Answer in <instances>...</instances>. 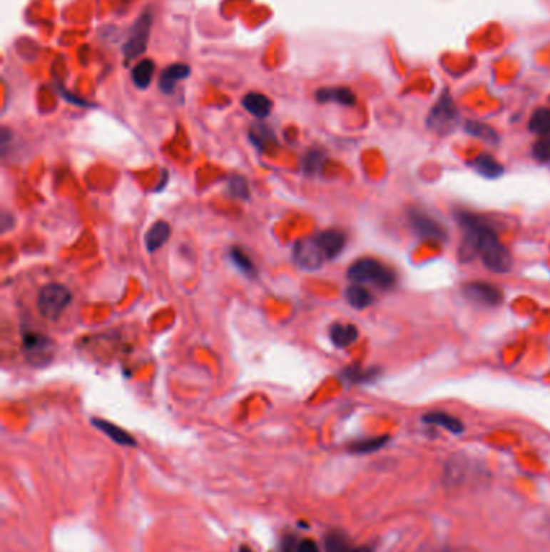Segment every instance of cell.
I'll return each mask as SVG.
<instances>
[{
  "mask_svg": "<svg viewBox=\"0 0 550 552\" xmlns=\"http://www.w3.org/2000/svg\"><path fill=\"white\" fill-rule=\"evenodd\" d=\"M315 97H317L320 104L335 102L339 105H345V107H350V105L355 104V94L349 88H321L317 91Z\"/></svg>",
  "mask_w": 550,
  "mask_h": 552,
  "instance_id": "obj_13",
  "label": "cell"
},
{
  "mask_svg": "<svg viewBox=\"0 0 550 552\" xmlns=\"http://www.w3.org/2000/svg\"><path fill=\"white\" fill-rule=\"evenodd\" d=\"M465 131L468 134L474 136V138H479L486 142H491V144H496V142L499 141V134L494 131L491 126H487V125H484V123H479V121H467Z\"/></svg>",
  "mask_w": 550,
  "mask_h": 552,
  "instance_id": "obj_24",
  "label": "cell"
},
{
  "mask_svg": "<svg viewBox=\"0 0 550 552\" xmlns=\"http://www.w3.org/2000/svg\"><path fill=\"white\" fill-rule=\"evenodd\" d=\"M447 552H454V551H447Z\"/></svg>",
  "mask_w": 550,
  "mask_h": 552,
  "instance_id": "obj_34",
  "label": "cell"
},
{
  "mask_svg": "<svg viewBox=\"0 0 550 552\" xmlns=\"http://www.w3.org/2000/svg\"><path fill=\"white\" fill-rule=\"evenodd\" d=\"M292 257L295 265H297L299 269L307 271L318 270L326 262H330L323 251V247H321V244L318 243L317 236L297 241V243L294 244Z\"/></svg>",
  "mask_w": 550,
  "mask_h": 552,
  "instance_id": "obj_5",
  "label": "cell"
},
{
  "mask_svg": "<svg viewBox=\"0 0 550 552\" xmlns=\"http://www.w3.org/2000/svg\"><path fill=\"white\" fill-rule=\"evenodd\" d=\"M330 338L332 344L344 349L358 339V328L352 323H335L330 328Z\"/></svg>",
  "mask_w": 550,
  "mask_h": 552,
  "instance_id": "obj_14",
  "label": "cell"
},
{
  "mask_svg": "<svg viewBox=\"0 0 550 552\" xmlns=\"http://www.w3.org/2000/svg\"><path fill=\"white\" fill-rule=\"evenodd\" d=\"M153 71H156V64L149 59L142 60L141 64H138L133 68V73H131L133 83L138 86L139 89H147L149 88V84L152 83Z\"/></svg>",
  "mask_w": 550,
  "mask_h": 552,
  "instance_id": "obj_20",
  "label": "cell"
},
{
  "mask_svg": "<svg viewBox=\"0 0 550 552\" xmlns=\"http://www.w3.org/2000/svg\"><path fill=\"white\" fill-rule=\"evenodd\" d=\"M476 173L487 179H496L504 175V166L500 165L491 154H479L478 157L469 162Z\"/></svg>",
  "mask_w": 550,
  "mask_h": 552,
  "instance_id": "obj_12",
  "label": "cell"
},
{
  "mask_svg": "<svg viewBox=\"0 0 550 552\" xmlns=\"http://www.w3.org/2000/svg\"><path fill=\"white\" fill-rule=\"evenodd\" d=\"M387 436H378V438H368V439H362V441L352 443L349 446V451L354 452V454H368V452H375L381 449L382 446L387 443Z\"/></svg>",
  "mask_w": 550,
  "mask_h": 552,
  "instance_id": "obj_26",
  "label": "cell"
},
{
  "mask_svg": "<svg viewBox=\"0 0 550 552\" xmlns=\"http://www.w3.org/2000/svg\"><path fill=\"white\" fill-rule=\"evenodd\" d=\"M345 301L350 307L357 310L367 308L373 303V294L368 289H365L362 284H352L345 289Z\"/></svg>",
  "mask_w": 550,
  "mask_h": 552,
  "instance_id": "obj_19",
  "label": "cell"
},
{
  "mask_svg": "<svg viewBox=\"0 0 550 552\" xmlns=\"http://www.w3.org/2000/svg\"><path fill=\"white\" fill-rule=\"evenodd\" d=\"M92 425H94L96 428H98V430H101L102 433H105V435H107L116 444L136 446V439L131 435H129L126 430H123V428L118 426V425L110 423V421L103 420V418H94V420H92Z\"/></svg>",
  "mask_w": 550,
  "mask_h": 552,
  "instance_id": "obj_15",
  "label": "cell"
},
{
  "mask_svg": "<svg viewBox=\"0 0 550 552\" xmlns=\"http://www.w3.org/2000/svg\"><path fill=\"white\" fill-rule=\"evenodd\" d=\"M347 278L355 284H373L380 289H391L397 276L392 269L375 259H360L350 265Z\"/></svg>",
  "mask_w": 550,
  "mask_h": 552,
  "instance_id": "obj_2",
  "label": "cell"
},
{
  "mask_svg": "<svg viewBox=\"0 0 550 552\" xmlns=\"http://www.w3.org/2000/svg\"><path fill=\"white\" fill-rule=\"evenodd\" d=\"M228 189H230V194L234 197V199H249L250 192H249V183L247 179L240 175H233L228 181Z\"/></svg>",
  "mask_w": 550,
  "mask_h": 552,
  "instance_id": "obj_28",
  "label": "cell"
},
{
  "mask_svg": "<svg viewBox=\"0 0 550 552\" xmlns=\"http://www.w3.org/2000/svg\"><path fill=\"white\" fill-rule=\"evenodd\" d=\"M249 138L253 142V146L260 149V151H265L275 141L273 131L267 125H263V123H253L249 131Z\"/></svg>",
  "mask_w": 550,
  "mask_h": 552,
  "instance_id": "obj_23",
  "label": "cell"
},
{
  "mask_svg": "<svg viewBox=\"0 0 550 552\" xmlns=\"http://www.w3.org/2000/svg\"><path fill=\"white\" fill-rule=\"evenodd\" d=\"M478 256L487 270L494 273H506L511 269V257L505 246L500 243L494 229L481 221L478 228Z\"/></svg>",
  "mask_w": 550,
  "mask_h": 552,
  "instance_id": "obj_1",
  "label": "cell"
},
{
  "mask_svg": "<svg viewBox=\"0 0 550 552\" xmlns=\"http://www.w3.org/2000/svg\"><path fill=\"white\" fill-rule=\"evenodd\" d=\"M463 296H465L469 302L479 303V306L486 307H497L504 301V293L500 291V288L496 286V284L484 281L465 284V286H463Z\"/></svg>",
  "mask_w": 550,
  "mask_h": 552,
  "instance_id": "obj_9",
  "label": "cell"
},
{
  "mask_svg": "<svg viewBox=\"0 0 550 552\" xmlns=\"http://www.w3.org/2000/svg\"><path fill=\"white\" fill-rule=\"evenodd\" d=\"M325 154L321 151H310L304 159V170L307 175H315V173L321 171L325 165Z\"/></svg>",
  "mask_w": 550,
  "mask_h": 552,
  "instance_id": "obj_29",
  "label": "cell"
},
{
  "mask_svg": "<svg viewBox=\"0 0 550 552\" xmlns=\"http://www.w3.org/2000/svg\"><path fill=\"white\" fill-rule=\"evenodd\" d=\"M151 28H152V15L151 14H142L138 21L133 24L131 31H129V36L123 46V54L125 57L133 60L138 59L139 55L144 54L147 49V44H149V36H151Z\"/></svg>",
  "mask_w": 550,
  "mask_h": 552,
  "instance_id": "obj_7",
  "label": "cell"
},
{
  "mask_svg": "<svg viewBox=\"0 0 550 552\" xmlns=\"http://www.w3.org/2000/svg\"><path fill=\"white\" fill-rule=\"evenodd\" d=\"M295 552H320V548L313 539H302V541L295 546Z\"/></svg>",
  "mask_w": 550,
  "mask_h": 552,
  "instance_id": "obj_31",
  "label": "cell"
},
{
  "mask_svg": "<svg viewBox=\"0 0 550 552\" xmlns=\"http://www.w3.org/2000/svg\"><path fill=\"white\" fill-rule=\"evenodd\" d=\"M190 74V66L184 65V64H175L170 65L168 68H165L160 74L158 79V88L163 94H171L175 86L181 81V79H186Z\"/></svg>",
  "mask_w": 550,
  "mask_h": 552,
  "instance_id": "obj_11",
  "label": "cell"
},
{
  "mask_svg": "<svg viewBox=\"0 0 550 552\" xmlns=\"http://www.w3.org/2000/svg\"><path fill=\"white\" fill-rule=\"evenodd\" d=\"M423 421L428 425H436V426L446 428L447 431L454 433V435H460V433H463V430H465V426H463L460 418L452 417V415H449L446 412L426 413V415H423Z\"/></svg>",
  "mask_w": 550,
  "mask_h": 552,
  "instance_id": "obj_18",
  "label": "cell"
},
{
  "mask_svg": "<svg viewBox=\"0 0 550 552\" xmlns=\"http://www.w3.org/2000/svg\"><path fill=\"white\" fill-rule=\"evenodd\" d=\"M529 131L537 136L550 134V109H537L529 118Z\"/></svg>",
  "mask_w": 550,
  "mask_h": 552,
  "instance_id": "obj_22",
  "label": "cell"
},
{
  "mask_svg": "<svg viewBox=\"0 0 550 552\" xmlns=\"http://www.w3.org/2000/svg\"><path fill=\"white\" fill-rule=\"evenodd\" d=\"M230 257H231V262L238 266V269L244 273L245 276H255V266H253V262L250 260V257L247 256V254L239 249V247H231L230 251Z\"/></svg>",
  "mask_w": 550,
  "mask_h": 552,
  "instance_id": "obj_25",
  "label": "cell"
},
{
  "mask_svg": "<svg viewBox=\"0 0 550 552\" xmlns=\"http://www.w3.org/2000/svg\"><path fill=\"white\" fill-rule=\"evenodd\" d=\"M326 552H349L352 548L349 544V538L341 531H332L326 536L325 541Z\"/></svg>",
  "mask_w": 550,
  "mask_h": 552,
  "instance_id": "obj_27",
  "label": "cell"
},
{
  "mask_svg": "<svg viewBox=\"0 0 550 552\" xmlns=\"http://www.w3.org/2000/svg\"><path fill=\"white\" fill-rule=\"evenodd\" d=\"M349 552H373L372 548H368V546H360V548H352Z\"/></svg>",
  "mask_w": 550,
  "mask_h": 552,
  "instance_id": "obj_32",
  "label": "cell"
},
{
  "mask_svg": "<svg viewBox=\"0 0 550 552\" xmlns=\"http://www.w3.org/2000/svg\"><path fill=\"white\" fill-rule=\"evenodd\" d=\"M171 236V228L166 221H157L151 226L146 234V247L149 252H156L160 247L168 243Z\"/></svg>",
  "mask_w": 550,
  "mask_h": 552,
  "instance_id": "obj_16",
  "label": "cell"
},
{
  "mask_svg": "<svg viewBox=\"0 0 550 552\" xmlns=\"http://www.w3.org/2000/svg\"><path fill=\"white\" fill-rule=\"evenodd\" d=\"M459 118L460 114L454 99L450 97L447 91H444L442 96L439 97L437 102L434 104V107L429 110L426 123H428V128L431 131L444 136L454 131L457 125H459Z\"/></svg>",
  "mask_w": 550,
  "mask_h": 552,
  "instance_id": "obj_3",
  "label": "cell"
},
{
  "mask_svg": "<svg viewBox=\"0 0 550 552\" xmlns=\"http://www.w3.org/2000/svg\"><path fill=\"white\" fill-rule=\"evenodd\" d=\"M317 239L321 247H323L327 260L336 259L344 251L345 243H347V238H345L341 229H326V231L317 234Z\"/></svg>",
  "mask_w": 550,
  "mask_h": 552,
  "instance_id": "obj_10",
  "label": "cell"
},
{
  "mask_svg": "<svg viewBox=\"0 0 550 552\" xmlns=\"http://www.w3.org/2000/svg\"><path fill=\"white\" fill-rule=\"evenodd\" d=\"M533 157L539 164H549L550 162V134L541 136V139H537L534 142Z\"/></svg>",
  "mask_w": 550,
  "mask_h": 552,
  "instance_id": "obj_30",
  "label": "cell"
},
{
  "mask_svg": "<svg viewBox=\"0 0 550 552\" xmlns=\"http://www.w3.org/2000/svg\"><path fill=\"white\" fill-rule=\"evenodd\" d=\"M240 552H252L249 548H243V549H240Z\"/></svg>",
  "mask_w": 550,
  "mask_h": 552,
  "instance_id": "obj_33",
  "label": "cell"
},
{
  "mask_svg": "<svg viewBox=\"0 0 550 552\" xmlns=\"http://www.w3.org/2000/svg\"><path fill=\"white\" fill-rule=\"evenodd\" d=\"M23 349L31 363L44 367L54 357V343L51 338L41 333L24 331L23 333Z\"/></svg>",
  "mask_w": 550,
  "mask_h": 552,
  "instance_id": "obj_8",
  "label": "cell"
},
{
  "mask_svg": "<svg viewBox=\"0 0 550 552\" xmlns=\"http://www.w3.org/2000/svg\"><path fill=\"white\" fill-rule=\"evenodd\" d=\"M70 289L63 284H47L39 291L38 310L46 320H58L71 302Z\"/></svg>",
  "mask_w": 550,
  "mask_h": 552,
  "instance_id": "obj_4",
  "label": "cell"
},
{
  "mask_svg": "<svg viewBox=\"0 0 550 552\" xmlns=\"http://www.w3.org/2000/svg\"><path fill=\"white\" fill-rule=\"evenodd\" d=\"M244 109L257 118H267L273 107V102L270 101L267 96L260 94V92H249L243 99Z\"/></svg>",
  "mask_w": 550,
  "mask_h": 552,
  "instance_id": "obj_17",
  "label": "cell"
},
{
  "mask_svg": "<svg viewBox=\"0 0 550 552\" xmlns=\"http://www.w3.org/2000/svg\"><path fill=\"white\" fill-rule=\"evenodd\" d=\"M381 371L378 368H362V367H349L342 371V378L349 383H373L380 376Z\"/></svg>",
  "mask_w": 550,
  "mask_h": 552,
  "instance_id": "obj_21",
  "label": "cell"
},
{
  "mask_svg": "<svg viewBox=\"0 0 550 552\" xmlns=\"http://www.w3.org/2000/svg\"><path fill=\"white\" fill-rule=\"evenodd\" d=\"M409 220L418 238L432 241V243H444L447 239V229L423 209H412Z\"/></svg>",
  "mask_w": 550,
  "mask_h": 552,
  "instance_id": "obj_6",
  "label": "cell"
}]
</instances>
